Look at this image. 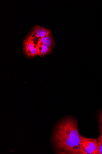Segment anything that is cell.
<instances>
[{
  "label": "cell",
  "mask_w": 102,
  "mask_h": 154,
  "mask_svg": "<svg viewBox=\"0 0 102 154\" xmlns=\"http://www.w3.org/2000/svg\"><path fill=\"white\" fill-rule=\"evenodd\" d=\"M40 44L45 45L48 46L52 50H53L55 46V44L51 32L47 35L44 36L39 39L37 45Z\"/></svg>",
  "instance_id": "5"
},
{
  "label": "cell",
  "mask_w": 102,
  "mask_h": 154,
  "mask_svg": "<svg viewBox=\"0 0 102 154\" xmlns=\"http://www.w3.org/2000/svg\"><path fill=\"white\" fill-rule=\"evenodd\" d=\"M51 32L49 29L42 26H34L32 28L25 39L37 46L39 39L47 35Z\"/></svg>",
  "instance_id": "2"
},
{
  "label": "cell",
  "mask_w": 102,
  "mask_h": 154,
  "mask_svg": "<svg viewBox=\"0 0 102 154\" xmlns=\"http://www.w3.org/2000/svg\"><path fill=\"white\" fill-rule=\"evenodd\" d=\"M36 49L37 55L40 57L50 54L52 50L48 46L43 44L37 45Z\"/></svg>",
  "instance_id": "6"
},
{
  "label": "cell",
  "mask_w": 102,
  "mask_h": 154,
  "mask_svg": "<svg viewBox=\"0 0 102 154\" xmlns=\"http://www.w3.org/2000/svg\"><path fill=\"white\" fill-rule=\"evenodd\" d=\"M98 152L97 154H102V134H100L97 138Z\"/></svg>",
  "instance_id": "7"
},
{
  "label": "cell",
  "mask_w": 102,
  "mask_h": 154,
  "mask_svg": "<svg viewBox=\"0 0 102 154\" xmlns=\"http://www.w3.org/2000/svg\"><path fill=\"white\" fill-rule=\"evenodd\" d=\"M77 121L72 117H66L56 126L52 140L58 150L70 154H87L82 147Z\"/></svg>",
  "instance_id": "1"
},
{
  "label": "cell",
  "mask_w": 102,
  "mask_h": 154,
  "mask_svg": "<svg viewBox=\"0 0 102 154\" xmlns=\"http://www.w3.org/2000/svg\"><path fill=\"white\" fill-rule=\"evenodd\" d=\"M24 52L28 58H33L37 55L36 46L31 42L25 39L23 42Z\"/></svg>",
  "instance_id": "4"
},
{
  "label": "cell",
  "mask_w": 102,
  "mask_h": 154,
  "mask_svg": "<svg viewBox=\"0 0 102 154\" xmlns=\"http://www.w3.org/2000/svg\"><path fill=\"white\" fill-rule=\"evenodd\" d=\"M98 120L100 125V134H102V111H100L99 114Z\"/></svg>",
  "instance_id": "8"
},
{
  "label": "cell",
  "mask_w": 102,
  "mask_h": 154,
  "mask_svg": "<svg viewBox=\"0 0 102 154\" xmlns=\"http://www.w3.org/2000/svg\"><path fill=\"white\" fill-rule=\"evenodd\" d=\"M81 144L87 154H96L97 153V139L83 137L80 135Z\"/></svg>",
  "instance_id": "3"
}]
</instances>
